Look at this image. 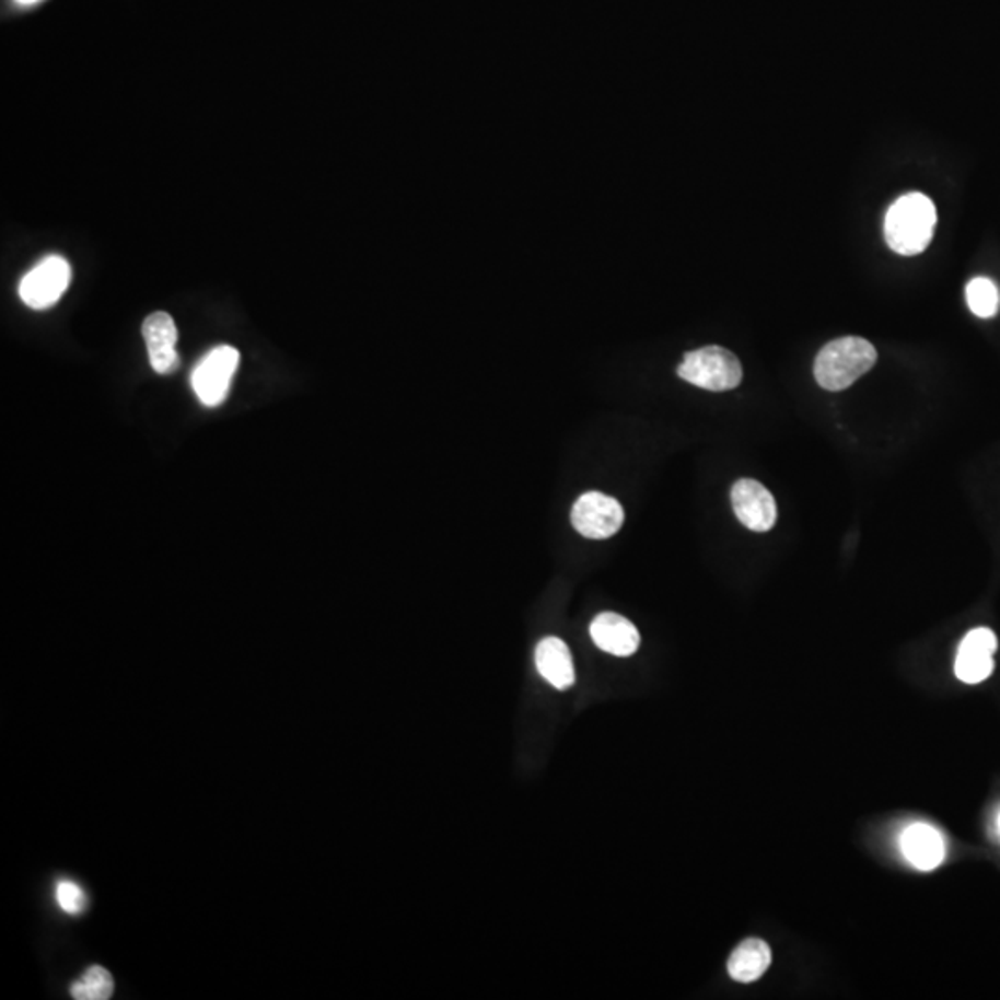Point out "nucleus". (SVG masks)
Returning <instances> with one entry per match:
<instances>
[{"mask_svg": "<svg viewBox=\"0 0 1000 1000\" xmlns=\"http://www.w3.org/2000/svg\"><path fill=\"white\" fill-rule=\"evenodd\" d=\"M935 221V206L927 195H904L887 210L884 221L886 243L903 256L921 254L934 237Z\"/></svg>", "mask_w": 1000, "mask_h": 1000, "instance_id": "obj_1", "label": "nucleus"}, {"mask_svg": "<svg viewBox=\"0 0 1000 1000\" xmlns=\"http://www.w3.org/2000/svg\"><path fill=\"white\" fill-rule=\"evenodd\" d=\"M876 363V349L868 339L845 336L834 339L815 358L814 373L819 386L828 392H844L862 379Z\"/></svg>", "mask_w": 1000, "mask_h": 1000, "instance_id": "obj_2", "label": "nucleus"}, {"mask_svg": "<svg viewBox=\"0 0 1000 1000\" xmlns=\"http://www.w3.org/2000/svg\"><path fill=\"white\" fill-rule=\"evenodd\" d=\"M678 376L708 392H729L740 386L743 369L734 352L723 347H702L684 356Z\"/></svg>", "mask_w": 1000, "mask_h": 1000, "instance_id": "obj_3", "label": "nucleus"}, {"mask_svg": "<svg viewBox=\"0 0 1000 1000\" xmlns=\"http://www.w3.org/2000/svg\"><path fill=\"white\" fill-rule=\"evenodd\" d=\"M237 363H240V352L229 345L210 350L200 360L191 374V386L200 403L208 408H216L219 404L224 403L230 386H232Z\"/></svg>", "mask_w": 1000, "mask_h": 1000, "instance_id": "obj_4", "label": "nucleus"}, {"mask_svg": "<svg viewBox=\"0 0 1000 1000\" xmlns=\"http://www.w3.org/2000/svg\"><path fill=\"white\" fill-rule=\"evenodd\" d=\"M71 283V266L61 256L39 261L19 283V296L32 310L55 306Z\"/></svg>", "mask_w": 1000, "mask_h": 1000, "instance_id": "obj_5", "label": "nucleus"}, {"mask_svg": "<svg viewBox=\"0 0 1000 1000\" xmlns=\"http://www.w3.org/2000/svg\"><path fill=\"white\" fill-rule=\"evenodd\" d=\"M571 521L582 536L590 539H606L621 528L625 510L614 497L601 491H590L574 502Z\"/></svg>", "mask_w": 1000, "mask_h": 1000, "instance_id": "obj_6", "label": "nucleus"}, {"mask_svg": "<svg viewBox=\"0 0 1000 1000\" xmlns=\"http://www.w3.org/2000/svg\"><path fill=\"white\" fill-rule=\"evenodd\" d=\"M730 497L735 518L748 531H771L777 523V502L766 486L751 478H742L734 484Z\"/></svg>", "mask_w": 1000, "mask_h": 1000, "instance_id": "obj_7", "label": "nucleus"}, {"mask_svg": "<svg viewBox=\"0 0 1000 1000\" xmlns=\"http://www.w3.org/2000/svg\"><path fill=\"white\" fill-rule=\"evenodd\" d=\"M999 647L997 636L989 628L970 630L960 643L956 656V676L965 684H980L993 675V654Z\"/></svg>", "mask_w": 1000, "mask_h": 1000, "instance_id": "obj_8", "label": "nucleus"}, {"mask_svg": "<svg viewBox=\"0 0 1000 1000\" xmlns=\"http://www.w3.org/2000/svg\"><path fill=\"white\" fill-rule=\"evenodd\" d=\"M143 338H146L152 369L158 374L175 373L178 368V354H176L178 330H176L173 317L165 312L149 315L143 323Z\"/></svg>", "mask_w": 1000, "mask_h": 1000, "instance_id": "obj_9", "label": "nucleus"}, {"mask_svg": "<svg viewBox=\"0 0 1000 1000\" xmlns=\"http://www.w3.org/2000/svg\"><path fill=\"white\" fill-rule=\"evenodd\" d=\"M900 849L908 863L919 871H932L945 860V839L927 823L908 826L900 836Z\"/></svg>", "mask_w": 1000, "mask_h": 1000, "instance_id": "obj_10", "label": "nucleus"}, {"mask_svg": "<svg viewBox=\"0 0 1000 1000\" xmlns=\"http://www.w3.org/2000/svg\"><path fill=\"white\" fill-rule=\"evenodd\" d=\"M591 639L601 651L614 656H632L638 651L639 632L632 623L623 615L601 614L593 619L590 627Z\"/></svg>", "mask_w": 1000, "mask_h": 1000, "instance_id": "obj_11", "label": "nucleus"}, {"mask_svg": "<svg viewBox=\"0 0 1000 1000\" xmlns=\"http://www.w3.org/2000/svg\"><path fill=\"white\" fill-rule=\"evenodd\" d=\"M536 665L539 675L556 689L574 686V665L569 647L560 638H545L537 643Z\"/></svg>", "mask_w": 1000, "mask_h": 1000, "instance_id": "obj_12", "label": "nucleus"}, {"mask_svg": "<svg viewBox=\"0 0 1000 1000\" xmlns=\"http://www.w3.org/2000/svg\"><path fill=\"white\" fill-rule=\"evenodd\" d=\"M771 949L766 941L758 938L743 941L732 952L729 960V975L735 982H756L771 965Z\"/></svg>", "mask_w": 1000, "mask_h": 1000, "instance_id": "obj_13", "label": "nucleus"}, {"mask_svg": "<svg viewBox=\"0 0 1000 1000\" xmlns=\"http://www.w3.org/2000/svg\"><path fill=\"white\" fill-rule=\"evenodd\" d=\"M965 299L970 312L980 319H991L1000 307V291L993 280L976 277L965 288Z\"/></svg>", "mask_w": 1000, "mask_h": 1000, "instance_id": "obj_14", "label": "nucleus"}, {"mask_svg": "<svg viewBox=\"0 0 1000 1000\" xmlns=\"http://www.w3.org/2000/svg\"><path fill=\"white\" fill-rule=\"evenodd\" d=\"M114 976L101 965H93L71 986V997L77 1000H108L114 997Z\"/></svg>", "mask_w": 1000, "mask_h": 1000, "instance_id": "obj_15", "label": "nucleus"}, {"mask_svg": "<svg viewBox=\"0 0 1000 1000\" xmlns=\"http://www.w3.org/2000/svg\"><path fill=\"white\" fill-rule=\"evenodd\" d=\"M55 897L67 916L79 917L88 910V895L73 880H60L55 887Z\"/></svg>", "mask_w": 1000, "mask_h": 1000, "instance_id": "obj_16", "label": "nucleus"}, {"mask_svg": "<svg viewBox=\"0 0 1000 1000\" xmlns=\"http://www.w3.org/2000/svg\"><path fill=\"white\" fill-rule=\"evenodd\" d=\"M18 2L19 4H23V7H31V4H36L39 0H18Z\"/></svg>", "mask_w": 1000, "mask_h": 1000, "instance_id": "obj_17", "label": "nucleus"}, {"mask_svg": "<svg viewBox=\"0 0 1000 1000\" xmlns=\"http://www.w3.org/2000/svg\"><path fill=\"white\" fill-rule=\"evenodd\" d=\"M997 830H999L1000 834V814L999 817H997Z\"/></svg>", "mask_w": 1000, "mask_h": 1000, "instance_id": "obj_18", "label": "nucleus"}]
</instances>
